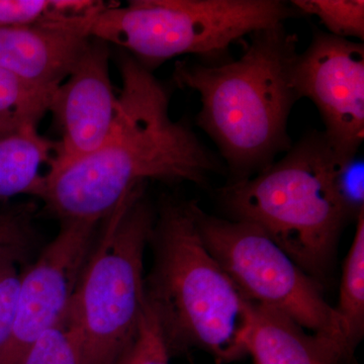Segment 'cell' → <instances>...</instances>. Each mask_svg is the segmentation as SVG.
<instances>
[{"instance_id": "obj_21", "label": "cell", "mask_w": 364, "mask_h": 364, "mask_svg": "<svg viewBox=\"0 0 364 364\" xmlns=\"http://www.w3.org/2000/svg\"><path fill=\"white\" fill-rule=\"evenodd\" d=\"M363 160L354 159L343 162L337 170V193L349 219H358L364 212Z\"/></svg>"}, {"instance_id": "obj_22", "label": "cell", "mask_w": 364, "mask_h": 364, "mask_svg": "<svg viewBox=\"0 0 364 364\" xmlns=\"http://www.w3.org/2000/svg\"><path fill=\"white\" fill-rule=\"evenodd\" d=\"M26 224L18 215L0 213V243L9 241H26Z\"/></svg>"}, {"instance_id": "obj_17", "label": "cell", "mask_w": 364, "mask_h": 364, "mask_svg": "<svg viewBox=\"0 0 364 364\" xmlns=\"http://www.w3.org/2000/svg\"><path fill=\"white\" fill-rule=\"evenodd\" d=\"M21 364H82V339L75 318H63L33 342Z\"/></svg>"}, {"instance_id": "obj_12", "label": "cell", "mask_w": 364, "mask_h": 364, "mask_svg": "<svg viewBox=\"0 0 364 364\" xmlns=\"http://www.w3.org/2000/svg\"><path fill=\"white\" fill-rule=\"evenodd\" d=\"M247 354L254 364H344L348 359L336 342L306 331L279 311L256 304Z\"/></svg>"}, {"instance_id": "obj_14", "label": "cell", "mask_w": 364, "mask_h": 364, "mask_svg": "<svg viewBox=\"0 0 364 364\" xmlns=\"http://www.w3.org/2000/svg\"><path fill=\"white\" fill-rule=\"evenodd\" d=\"M335 310L352 356L364 333V212L356 219L355 235L345 260L339 304Z\"/></svg>"}, {"instance_id": "obj_4", "label": "cell", "mask_w": 364, "mask_h": 364, "mask_svg": "<svg viewBox=\"0 0 364 364\" xmlns=\"http://www.w3.org/2000/svg\"><path fill=\"white\" fill-rule=\"evenodd\" d=\"M343 162L323 132H312L279 161L228 184L223 200L234 220L259 227L318 280L331 264L340 232L349 220L335 183Z\"/></svg>"}, {"instance_id": "obj_19", "label": "cell", "mask_w": 364, "mask_h": 364, "mask_svg": "<svg viewBox=\"0 0 364 364\" xmlns=\"http://www.w3.org/2000/svg\"><path fill=\"white\" fill-rule=\"evenodd\" d=\"M26 241L0 243V358L13 333L23 273L20 263Z\"/></svg>"}, {"instance_id": "obj_1", "label": "cell", "mask_w": 364, "mask_h": 364, "mask_svg": "<svg viewBox=\"0 0 364 364\" xmlns=\"http://www.w3.org/2000/svg\"><path fill=\"white\" fill-rule=\"evenodd\" d=\"M119 67L123 86L105 142L44 176L38 198L62 222L98 224L147 179L200 183L217 168L191 127L171 119L168 90L152 72L126 53Z\"/></svg>"}, {"instance_id": "obj_10", "label": "cell", "mask_w": 364, "mask_h": 364, "mask_svg": "<svg viewBox=\"0 0 364 364\" xmlns=\"http://www.w3.org/2000/svg\"><path fill=\"white\" fill-rule=\"evenodd\" d=\"M117 97L109 75V51L91 38L67 81L53 93L49 112L62 139L47 173L82 159L105 142L116 119Z\"/></svg>"}, {"instance_id": "obj_6", "label": "cell", "mask_w": 364, "mask_h": 364, "mask_svg": "<svg viewBox=\"0 0 364 364\" xmlns=\"http://www.w3.org/2000/svg\"><path fill=\"white\" fill-rule=\"evenodd\" d=\"M296 14L279 0H132L105 7L91 37L124 48L149 70L186 54L222 63L237 41Z\"/></svg>"}, {"instance_id": "obj_18", "label": "cell", "mask_w": 364, "mask_h": 364, "mask_svg": "<svg viewBox=\"0 0 364 364\" xmlns=\"http://www.w3.org/2000/svg\"><path fill=\"white\" fill-rule=\"evenodd\" d=\"M298 13L313 14L335 37L364 39L363 0H294Z\"/></svg>"}, {"instance_id": "obj_15", "label": "cell", "mask_w": 364, "mask_h": 364, "mask_svg": "<svg viewBox=\"0 0 364 364\" xmlns=\"http://www.w3.org/2000/svg\"><path fill=\"white\" fill-rule=\"evenodd\" d=\"M55 91L36 87L0 67V136L37 127Z\"/></svg>"}, {"instance_id": "obj_16", "label": "cell", "mask_w": 364, "mask_h": 364, "mask_svg": "<svg viewBox=\"0 0 364 364\" xmlns=\"http://www.w3.org/2000/svg\"><path fill=\"white\" fill-rule=\"evenodd\" d=\"M90 0H0V28L91 18Z\"/></svg>"}, {"instance_id": "obj_11", "label": "cell", "mask_w": 364, "mask_h": 364, "mask_svg": "<svg viewBox=\"0 0 364 364\" xmlns=\"http://www.w3.org/2000/svg\"><path fill=\"white\" fill-rule=\"evenodd\" d=\"M97 18L0 28V67L36 87L56 90L92 38Z\"/></svg>"}, {"instance_id": "obj_13", "label": "cell", "mask_w": 364, "mask_h": 364, "mask_svg": "<svg viewBox=\"0 0 364 364\" xmlns=\"http://www.w3.org/2000/svg\"><path fill=\"white\" fill-rule=\"evenodd\" d=\"M58 142L28 127L0 136V200L20 195L38 196L44 176L43 165L51 164Z\"/></svg>"}, {"instance_id": "obj_8", "label": "cell", "mask_w": 364, "mask_h": 364, "mask_svg": "<svg viewBox=\"0 0 364 364\" xmlns=\"http://www.w3.org/2000/svg\"><path fill=\"white\" fill-rule=\"evenodd\" d=\"M294 83L299 98L317 107L328 143L342 161L358 155L364 139V46L316 31L298 55Z\"/></svg>"}, {"instance_id": "obj_5", "label": "cell", "mask_w": 364, "mask_h": 364, "mask_svg": "<svg viewBox=\"0 0 364 364\" xmlns=\"http://www.w3.org/2000/svg\"><path fill=\"white\" fill-rule=\"evenodd\" d=\"M136 186L105 218L69 306L82 339V364H117L138 335L147 293L144 253L154 217Z\"/></svg>"}, {"instance_id": "obj_9", "label": "cell", "mask_w": 364, "mask_h": 364, "mask_svg": "<svg viewBox=\"0 0 364 364\" xmlns=\"http://www.w3.org/2000/svg\"><path fill=\"white\" fill-rule=\"evenodd\" d=\"M37 261L23 272L13 333L0 364H21L41 335L63 318L95 245L97 223L62 222Z\"/></svg>"}, {"instance_id": "obj_23", "label": "cell", "mask_w": 364, "mask_h": 364, "mask_svg": "<svg viewBox=\"0 0 364 364\" xmlns=\"http://www.w3.org/2000/svg\"><path fill=\"white\" fill-rule=\"evenodd\" d=\"M117 364H134L133 355H132V348L124 354V358H122Z\"/></svg>"}, {"instance_id": "obj_7", "label": "cell", "mask_w": 364, "mask_h": 364, "mask_svg": "<svg viewBox=\"0 0 364 364\" xmlns=\"http://www.w3.org/2000/svg\"><path fill=\"white\" fill-rule=\"evenodd\" d=\"M193 212L205 247L246 299L333 340L351 358L338 314L326 301L318 280L252 223L208 215L196 202Z\"/></svg>"}, {"instance_id": "obj_2", "label": "cell", "mask_w": 364, "mask_h": 364, "mask_svg": "<svg viewBox=\"0 0 364 364\" xmlns=\"http://www.w3.org/2000/svg\"><path fill=\"white\" fill-rule=\"evenodd\" d=\"M298 55V37L277 23L251 33L239 59L176 64V85L200 95L196 122L217 145L232 182L255 176L293 146L287 122L299 100L294 83Z\"/></svg>"}, {"instance_id": "obj_20", "label": "cell", "mask_w": 364, "mask_h": 364, "mask_svg": "<svg viewBox=\"0 0 364 364\" xmlns=\"http://www.w3.org/2000/svg\"><path fill=\"white\" fill-rule=\"evenodd\" d=\"M134 364H169V347L156 313L147 299L135 343Z\"/></svg>"}, {"instance_id": "obj_3", "label": "cell", "mask_w": 364, "mask_h": 364, "mask_svg": "<svg viewBox=\"0 0 364 364\" xmlns=\"http://www.w3.org/2000/svg\"><path fill=\"white\" fill-rule=\"evenodd\" d=\"M151 240L155 263L146 293L168 347L196 346L221 363L245 356L254 304L205 247L193 202L165 203Z\"/></svg>"}]
</instances>
